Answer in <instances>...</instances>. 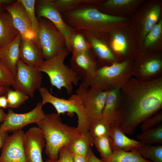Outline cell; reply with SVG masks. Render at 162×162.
Instances as JSON below:
<instances>
[{
  "label": "cell",
  "mask_w": 162,
  "mask_h": 162,
  "mask_svg": "<svg viewBox=\"0 0 162 162\" xmlns=\"http://www.w3.org/2000/svg\"><path fill=\"white\" fill-rule=\"evenodd\" d=\"M88 162H104L98 158L94 154L91 147L89 148L87 154Z\"/></svg>",
  "instance_id": "obj_40"
},
{
  "label": "cell",
  "mask_w": 162,
  "mask_h": 162,
  "mask_svg": "<svg viewBox=\"0 0 162 162\" xmlns=\"http://www.w3.org/2000/svg\"><path fill=\"white\" fill-rule=\"evenodd\" d=\"M69 52L65 47L54 57L44 60L38 68V71L47 75L52 86L60 91L64 88L68 94L72 93L73 85H77L80 80L71 68L64 64Z\"/></svg>",
  "instance_id": "obj_4"
},
{
  "label": "cell",
  "mask_w": 162,
  "mask_h": 162,
  "mask_svg": "<svg viewBox=\"0 0 162 162\" xmlns=\"http://www.w3.org/2000/svg\"><path fill=\"white\" fill-rule=\"evenodd\" d=\"M162 107V77L147 81L132 77L120 89L116 126L125 134L132 135Z\"/></svg>",
  "instance_id": "obj_1"
},
{
  "label": "cell",
  "mask_w": 162,
  "mask_h": 162,
  "mask_svg": "<svg viewBox=\"0 0 162 162\" xmlns=\"http://www.w3.org/2000/svg\"><path fill=\"white\" fill-rule=\"evenodd\" d=\"M45 162H49L48 160H46V161Z\"/></svg>",
  "instance_id": "obj_47"
},
{
  "label": "cell",
  "mask_w": 162,
  "mask_h": 162,
  "mask_svg": "<svg viewBox=\"0 0 162 162\" xmlns=\"http://www.w3.org/2000/svg\"><path fill=\"white\" fill-rule=\"evenodd\" d=\"M14 83L13 75L0 58V87L8 88Z\"/></svg>",
  "instance_id": "obj_35"
},
{
  "label": "cell",
  "mask_w": 162,
  "mask_h": 162,
  "mask_svg": "<svg viewBox=\"0 0 162 162\" xmlns=\"http://www.w3.org/2000/svg\"><path fill=\"white\" fill-rule=\"evenodd\" d=\"M136 137L143 143L150 144L162 143V125L146 130L138 135Z\"/></svg>",
  "instance_id": "obj_28"
},
{
  "label": "cell",
  "mask_w": 162,
  "mask_h": 162,
  "mask_svg": "<svg viewBox=\"0 0 162 162\" xmlns=\"http://www.w3.org/2000/svg\"><path fill=\"white\" fill-rule=\"evenodd\" d=\"M132 77L144 81L153 80L162 77V61L159 56L144 55L137 58L132 65Z\"/></svg>",
  "instance_id": "obj_12"
},
{
  "label": "cell",
  "mask_w": 162,
  "mask_h": 162,
  "mask_svg": "<svg viewBox=\"0 0 162 162\" xmlns=\"http://www.w3.org/2000/svg\"><path fill=\"white\" fill-rule=\"evenodd\" d=\"M20 59L27 65L38 69L44 61L41 49L32 39L22 38Z\"/></svg>",
  "instance_id": "obj_18"
},
{
  "label": "cell",
  "mask_w": 162,
  "mask_h": 162,
  "mask_svg": "<svg viewBox=\"0 0 162 162\" xmlns=\"http://www.w3.org/2000/svg\"><path fill=\"white\" fill-rule=\"evenodd\" d=\"M22 38L19 33L10 43L0 48V58L14 77L16 70L17 64L20 59V47Z\"/></svg>",
  "instance_id": "obj_19"
},
{
  "label": "cell",
  "mask_w": 162,
  "mask_h": 162,
  "mask_svg": "<svg viewBox=\"0 0 162 162\" xmlns=\"http://www.w3.org/2000/svg\"><path fill=\"white\" fill-rule=\"evenodd\" d=\"M6 114L3 109L0 108V123L3 122L6 117Z\"/></svg>",
  "instance_id": "obj_45"
},
{
  "label": "cell",
  "mask_w": 162,
  "mask_h": 162,
  "mask_svg": "<svg viewBox=\"0 0 162 162\" xmlns=\"http://www.w3.org/2000/svg\"><path fill=\"white\" fill-rule=\"evenodd\" d=\"M162 32L161 19L153 27L146 36L144 43V47L147 48L155 42L160 36Z\"/></svg>",
  "instance_id": "obj_36"
},
{
  "label": "cell",
  "mask_w": 162,
  "mask_h": 162,
  "mask_svg": "<svg viewBox=\"0 0 162 162\" xmlns=\"http://www.w3.org/2000/svg\"><path fill=\"white\" fill-rule=\"evenodd\" d=\"M13 2L10 0H0V10H3L4 6L12 3Z\"/></svg>",
  "instance_id": "obj_44"
},
{
  "label": "cell",
  "mask_w": 162,
  "mask_h": 162,
  "mask_svg": "<svg viewBox=\"0 0 162 162\" xmlns=\"http://www.w3.org/2000/svg\"><path fill=\"white\" fill-rule=\"evenodd\" d=\"M22 130L8 136L2 148L0 162H28L25 154Z\"/></svg>",
  "instance_id": "obj_14"
},
{
  "label": "cell",
  "mask_w": 162,
  "mask_h": 162,
  "mask_svg": "<svg viewBox=\"0 0 162 162\" xmlns=\"http://www.w3.org/2000/svg\"><path fill=\"white\" fill-rule=\"evenodd\" d=\"M112 127L102 117L89 122L88 131L93 139L105 136H109Z\"/></svg>",
  "instance_id": "obj_25"
},
{
  "label": "cell",
  "mask_w": 162,
  "mask_h": 162,
  "mask_svg": "<svg viewBox=\"0 0 162 162\" xmlns=\"http://www.w3.org/2000/svg\"><path fill=\"white\" fill-rule=\"evenodd\" d=\"M8 136V131L0 129V150L2 148Z\"/></svg>",
  "instance_id": "obj_42"
},
{
  "label": "cell",
  "mask_w": 162,
  "mask_h": 162,
  "mask_svg": "<svg viewBox=\"0 0 162 162\" xmlns=\"http://www.w3.org/2000/svg\"><path fill=\"white\" fill-rule=\"evenodd\" d=\"M23 143L28 162H44L42 154L45 147V140L38 127H31L24 133Z\"/></svg>",
  "instance_id": "obj_15"
},
{
  "label": "cell",
  "mask_w": 162,
  "mask_h": 162,
  "mask_svg": "<svg viewBox=\"0 0 162 162\" xmlns=\"http://www.w3.org/2000/svg\"><path fill=\"white\" fill-rule=\"evenodd\" d=\"M104 162H152L143 158L137 150L128 151H114L110 157Z\"/></svg>",
  "instance_id": "obj_24"
},
{
  "label": "cell",
  "mask_w": 162,
  "mask_h": 162,
  "mask_svg": "<svg viewBox=\"0 0 162 162\" xmlns=\"http://www.w3.org/2000/svg\"><path fill=\"white\" fill-rule=\"evenodd\" d=\"M38 90L43 106L46 103L51 104L59 116L66 112L71 115L76 113L78 117L77 127L80 132L88 131L89 120L82 100L77 94H72L66 99L54 96L45 87H40Z\"/></svg>",
  "instance_id": "obj_6"
},
{
  "label": "cell",
  "mask_w": 162,
  "mask_h": 162,
  "mask_svg": "<svg viewBox=\"0 0 162 162\" xmlns=\"http://www.w3.org/2000/svg\"><path fill=\"white\" fill-rule=\"evenodd\" d=\"M162 122V111L160 110L142 123L140 128L142 131H143L157 127L161 124Z\"/></svg>",
  "instance_id": "obj_37"
},
{
  "label": "cell",
  "mask_w": 162,
  "mask_h": 162,
  "mask_svg": "<svg viewBox=\"0 0 162 162\" xmlns=\"http://www.w3.org/2000/svg\"><path fill=\"white\" fill-rule=\"evenodd\" d=\"M137 151L145 159H149L153 162H162V146L143 144Z\"/></svg>",
  "instance_id": "obj_29"
},
{
  "label": "cell",
  "mask_w": 162,
  "mask_h": 162,
  "mask_svg": "<svg viewBox=\"0 0 162 162\" xmlns=\"http://www.w3.org/2000/svg\"><path fill=\"white\" fill-rule=\"evenodd\" d=\"M160 12V8L158 5L153 6L147 12L143 22L142 35L146 37L157 22Z\"/></svg>",
  "instance_id": "obj_30"
},
{
  "label": "cell",
  "mask_w": 162,
  "mask_h": 162,
  "mask_svg": "<svg viewBox=\"0 0 162 162\" xmlns=\"http://www.w3.org/2000/svg\"><path fill=\"white\" fill-rule=\"evenodd\" d=\"M4 8L11 15L14 25L22 38L32 39L39 45L26 10L20 0L6 5Z\"/></svg>",
  "instance_id": "obj_16"
},
{
  "label": "cell",
  "mask_w": 162,
  "mask_h": 162,
  "mask_svg": "<svg viewBox=\"0 0 162 162\" xmlns=\"http://www.w3.org/2000/svg\"><path fill=\"white\" fill-rule=\"evenodd\" d=\"M39 22L38 40L43 58L47 60L55 56L66 47V40L63 35L49 20L44 18L41 20Z\"/></svg>",
  "instance_id": "obj_7"
},
{
  "label": "cell",
  "mask_w": 162,
  "mask_h": 162,
  "mask_svg": "<svg viewBox=\"0 0 162 162\" xmlns=\"http://www.w3.org/2000/svg\"><path fill=\"white\" fill-rule=\"evenodd\" d=\"M93 144V139L88 131L80 132L68 146L73 154L87 155L89 148Z\"/></svg>",
  "instance_id": "obj_23"
},
{
  "label": "cell",
  "mask_w": 162,
  "mask_h": 162,
  "mask_svg": "<svg viewBox=\"0 0 162 162\" xmlns=\"http://www.w3.org/2000/svg\"><path fill=\"white\" fill-rule=\"evenodd\" d=\"M7 88H8L0 87V96L5 94Z\"/></svg>",
  "instance_id": "obj_46"
},
{
  "label": "cell",
  "mask_w": 162,
  "mask_h": 162,
  "mask_svg": "<svg viewBox=\"0 0 162 162\" xmlns=\"http://www.w3.org/2000/svg\"><path fill=\"white\" fill-rule=\"evenodd\" d=\"M8 107V103L5 94L0 96V108L6 109Z\"/></svg>",
  "instance_id": "obj_43"
},
{
  "label": "cell",
  "mask_w": 162,
  "mask_h": 162,
  "mask_svg": "<svg viewBox=\"0 0 162 162\" xmlns=\"http://www.w3.org/2000/svg\"><path fill=\"white\" fill-rule=\"evenodd\" d=\"M72 155L73 162H88L87 155H82L72 153Z\"/></svg>",
  "instance_id": "obj_41"
},
{
  "label": "cell",
  "mask_w": 162,
  "mask_h": 162,
  "mask_svg": "<svg viewBox=\"0 0 162 162\" xmlns=\"http://www.w3.org/2000/svg\"><path fill=\"white\" fill-rule=\"evenodd\" d=\"M19 0L26 10L31 23L32 29L38 41V36L40 30V22L38 21L35 14V5L36 1L34 0Z\"/></svg>",
  "instance_id": "obj_31"
},
{
  "label": "cell",
  "mask_w": 162,
  "mask_h": 162,
  "mask_svg": "<svg viewBox=\"0 0 162 162\" xmlns=\"http://www.w3.org/2000/svg\"><path fill=\"white\" fill-rule=\"evenodd\" d=\"M109 137L112 151L120 150L125 151L137 150L143 144L128 137L117 126L112 127Z\"/></svg>",
  "instance_id": "obj_20"
},
{
  "label": "cell",
  "mask_w": 162,
  "mask_h": 162,
  "mask_svg": "<svg viewBox=\"0 0 162 162\" xmlns=\"http://www.w3.org/2000/svg\"><path fill=\"white\" fill-rule=\"evenodd\" d=\"M5 94L7 99L8 108H18L24 104L29 98L26 94L9 88H7Z\"/></svg>",
  "instance_id": "obj_33"
},
{
  "label": "cell",
  "mask_w": 162,
  "mask_h": 162,
  "mask_svg": "<svg viewBox=\"0 0 162 162\" xmlns=\"http://www.w3.org/2000/svg\"><path fill=\"white\" fill-rule=\"evenodd\" d=\"M93 144L99 152L103 161L111 156L112 151L109 136H105L93 139Z\"/></svg>",
  "instance_id": "obj_32"
},
{
  "label": "cell",
  "mask_w": 162,
  "mask_h": 162,
  "mask_svg": "<svg viewBox=\"0 0 162 162\" xmlns=\"http://www.w3.org/2000/svg\"><path fill=\"white\" fill-rule=\"evenodd\" d=\"M41 102L38 103L32 110L24 113H17L9 109L5 119L0 126V129L13 132L21 130L26 125L36 123L43 118L45 114L42 109Z\"/></svg>",
  "instance_id": "obj_10"
},
{
  "label": "cell",
  "mask_w": 162,
  "mask_h": 162,
  "mask_svg": "<svg viewBox=\"0 0 162 162\" xmlns=\"http://www.w3.org/2000/svg\"><path fill=\"white\" fill-rule=\"evenodd\" d=\"M41 130L45 140V152L52 161L58 158L60 149L68 146L80 132L77 127L64 124L57 113L45 114L36 123Z\"/></svg>",
  "instance_id": "obj_3"
},
{
  "label": "cell",
  "mask_w": 162,
  "mask_h": 162,
  "mask_svg": "<svg viewBox=\"0 0 162 162\" xmlns=\"http://www.w3.org/2000/svg\"><path fill=\"white\" fill-rule=\"evenodd\" d=\"M81 31L90 44V52L98 68L118 62L112 52L105 42L98 38V34Z\"/></svg>",
  "instance_id": "obj_13"
},
{
  "label": "cell",
  "mask_w": 162,
  "mask_h": 162,
  "mask_svg": "<svg viewBox=\"0 0 162 162\" xmlns=\"http://www.w3.org/2000/svg\"><path fill=\"white\" fill-rule=\"evenodd\" d=\"M136 2L134 0H109L102 3V6L105 9H118L131 5Z\"/></svg>",
  "instance_id": "obj_38"
},
{
  "label": "cell",
  "mask_w": 162,
  "mask_h": 162,
  "mask_svg": "<svg viewBox=\"0 0 162 162\" xmlns=\"http://www.w3.org/2000/svg\"><path fill=\"white\" fill-rule=\"evenodd\" d=\"M120 89L116 88L108 91L102 112V118L112 127L116 126L117 124Z\"/></svg>",
  "instance_id": "obj_21"
},
{
  "label": "cell",
  "mask_w": 162,
  "mask_h": 162,
  "mask_svg": "<svg viewBox=\"0 0 162 162\" xmlns=\"http://www.w3.org/2000/svg\"><path fill=\"white\" fill-rule=\"evenodd\" d=\"M70 52L72 55L90 50L91 47L81 31H75L70 41Z\"/></svg>",
  "instance_id": "obj_27"
},
{
  "label": "cell",
  "mask_w": 162,
  "mask_h": 162,
  "mask_svg": "<svg viewBox=\"0 0 162 162\" xmlns=\"http://www.w3.org/2000/svg\"><path fill=\"white\" fill-rule=\"evenodd\" d=\"M49 162H73L72 153L68 146H65L60 150L58 158L56 160L52 161L48 159Z\"/></svg>",
  "instance_id": "obj_39"
},
{
  "label": "cell",
  "mask_w": 162,
  "mask_h": 162,
  "mask_svg": "<svg viewBox=\"0 0 162 162\" xmlns=\"http://www.w3.org/2000/svg\"><path fill=\"white\" fill-rule=\"evenodd\" d=\"M38 4V16L48 20L54 25L64 37L66 47L70 52V39L75 31L64 21L53 0H40Z\"/></svg>",
  "instance_id": "obj_11"
},
{
  "label": "cell",
  "mask_w": 162,
  "mask_h": 162,
  "mask_svg": "<svg viewBox=\"0 0 162 162\" xmlns=\"http://www.w3.org/2000/svg\"><path fill=\"white\" fill-rule=\"evenodd\" d=\"M70 65V67L82 80V83H85L93 78L98 69L90 50L72 55Z\"/></svg>",
  "instance_id": "obj_17"
},
{
  "label": "cell",
  "mask_w": 162,
  "mask_h": 162,
  "mask_svg": "<svg viewBox=\"0 0 162 162\" xmlns=\"http://www.w3.org/2000/svg\"><path fill=\"white\" fill-rule=\"evenodd\" d=\"M111 46L113 50L118 55L122 56L126 55L127 52V44L124 36L120 33H117L113 36Z\"/></svg>",
  "instance_id": "obj_34"
},
{
  "label": "cell",
  "mask_w": 162,
  "mask_h": 162,
  "mask_svg": "<svg viewBox=\"0 0 162 162\" xmlns=\"http://www.w3.org/2000/svg\"><path fill=\"white\" fill-rule=\"evenodd\" d=\"M42 79L41 72L27 65L19 59L12 86L14 90L32 98L35 91L41 87Z\"/></svg>",
  "instance_id": "obj_8"
},
{
  "label": "cell",
  "mask_w": 162,
  "mask_h": 162,
  "mask_svg": "<svg viewBox=\"0 0 162 162\" xmlns=\"http://www.w3.org/2000/svg\"><path fill=\"white\" fill-rule=\"evenodd\" d=\"M19 33L10 14L0 10V48L14 40Z\"/></svg>",
  "instance_id": "obj_22"
},
{
  "label": "cell",
  "mask_w": 162,
  "mask_h": 162,
  "mask_svg": "<svg viewBox=\"0 0 162 162\" xmlns=\"http://www.w3.org/2000/svg\"><path fill=\"white\" fill-rule=\"evenodd\" d=\"M53 0L62 14L74 10L83 5L96 4L98 2V1L93 0Z\"/></svg>",
  "instance_id": "obj_26"
},
{
  "label": "cell",
  "mask_w": 162,
  "mask_h": 162,
  "mask_svg": "<svg viewBox=\"0 0 162 162\" xmlns=\"http://www.w3.org/2000/svg\"><path fill=\"white\" fill-rule=\"evenodd\" d=\"M108 91L90 87L82 83L76 91L80 98L89 122L102 117V114Z\"/></svg>",
  "instance_id": "obj_9"
},
{
  "label": "cell",
  "mask_w": 162,
  "mask_h": 162,
  "mask_svg": "<svg viewBox=\"0 0 162 162\" xmlns=\"http://www.w3.org/2000/svg\"><path fill=\"white\" fill-rule=\"evenodd\" d=\"M62 15L75 31L85 30L99 35L110 31L115 24L125 21L123 18L102 13L92 4L83 5Z\"/></svg>",
  "instance_id": "obj_2"
},
{
  "label": "cell",
  "mask_w": 162,
  "mask_h": 162,
  "mask_svg": "<svg viewBox=\"0 0 162 162\" xmlns=\"http://www.w3.org/2000/svg\"><path fill=\"white\" fill-rule=\"evenodd\" d=\"M132 64L130 60L117 62L98 68L95 76L85 83L103 91L121 88L132 77Z\"/></svg>",
  "instance_id": "obj_5"
}]
</instances>
